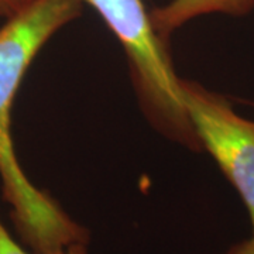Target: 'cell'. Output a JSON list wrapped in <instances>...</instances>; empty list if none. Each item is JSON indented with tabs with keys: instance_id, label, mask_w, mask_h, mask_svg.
I'll return each mask as SVG.
<instances>
[{
	"instance_id": "6da1fadb",
	"label": "cell",
	"mask_w": 254,
	"mask_h": 254,
	"mask_svg": "<svg viewBox=\"0 0 254 254\" xmlns=\"http://www.w3.org/2000/svg\"><path fill=\"white\" fill-rule=\"evenodd\" d=\"M83 0H34L0 27V180L3 200L21 242L33 254H57L89 233L57 200L38 190L18 163L11 137V108L37 54L57 31L76 20Z\"/></svg>"
},
{
	"instance_id": "7a4b0ae2",
	"label": "cell",
	"mask_w": 254,
	"mask_h": 254,
	"mask_svg": "<svg viewBox=\"0 0 254 254\" xmlns=\"http://www.w3.org/2000/svg\"><path fill=\"white\" fill-rule=\"evenodd\" d=\"M122 44L138 105L155 130L192 151H203L184 106L168 41L155 33L143 0H83Z\"/></svg>"
},
{
	"instance_id": "3957f363",
	"label": "cell",
	"mask_w": 254,
	"mask_h": 254,
	"mask_svg": "<svg viewBox=\"0 0 254 254\" xmlns=\"http://www.w3.org/2000/svg\"><path fill=\"white\" fill-rule=\"evenodd\" d=\"M184 106L199 138L249 212L254 235V122L239 116L220 93L180 79Z\"/></svg>"
},
{
	"instance_id": "277c9868",
	"label": "cell",
	"mask_w": 254,
	"mask_h": 254,
	"mask_svg": "<svg viewBox=\"0 0 254 254\" xmlns=\"http://www.w3.org/2000/svg\"><path fill=\"white\" fill-rule=\"evenodd\" d=\"M254 10V0H170L150 11L155 33L170 40L174 33L193 18L208 14L245 17Z\"/></svg>"
},
{
	"instance_id": "5b68a950",
	"label": "cell",
	"mask_w": 254,
	"mask_h": 254,
	"mask_svg": "<svg viewBox=\"0 0 254 254\" xmlns=\"http://www.w3.org/2000/svg\"><path fill=\"white\" fill-rule=\"evenodd\" d=\"M0 254H33L17 243L0 220ZM57 254H88V243H73Z\"/></svg>"
},
{
	"instance_id": "8992f818",
	"label": "cell",
	"mask_w": 254,
	"mask_h": 254,
	"mask_svg": "<svg viewBox=\"0 0 254 254\" xmlns=\"http://www.w3.org/2000/svg\"><path fill=\"white\" fill-rule=\"evenodd\" d=\"M33 1L34 0H0V17H11Z\"/></svg>"
},
{
	"instance_id": "52a82bcc",
	"label": "cell",
	"mask_w": 254,
	"mask_h": 254,
	"mask_svg": "<svg viewBox=\"0 0 254 254\" xmlns=\"http://www.w3.org/2000/svg\"><path fill=\"white\" fill-rule=\"evenodd\" d=\"M225 254H254V235L252 239H247L232 246Z\"/></svg>"
},
{
	"instance_id": "ba28073f",
	"label": "cell",
	"mask_w": 254,
	"mask_h": 254,
	"mask_svg": "<svg viewBox=\"0 0 254 254\" xmlns=\"http://www.w3.org/2000/svg\"><path fill=\"white\" fill-rule=\"evenodd\" d=\"M252 106H253V108H254V103H252Z\"/></svg>"
}]
</instances>
